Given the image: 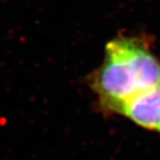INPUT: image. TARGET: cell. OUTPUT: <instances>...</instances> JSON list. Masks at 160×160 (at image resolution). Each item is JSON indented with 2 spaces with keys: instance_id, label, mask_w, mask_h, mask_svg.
Returning a JSON list of instances; mask_svg holds the SVG:
<instances>
[{
  "instance_id": "1",
  "label": "cell",
  "mask_w": 160,
  "mask_h": 160,
  "mask_svg": "<svg viewBox=\"0 0 160 160\" xmlns=\"http://www.w3.org/2000/svg\"><path fill=\"white\" fill-rule=\"evenodd\" d=\"M89 84L107 115H120L128 102L160 85V59L148 38L121 35L111 40Z\"/></svg>"
},
{
  "instance_id": "2",
  "label": "cell",
  "mask_w": 160,
  "mask_h": 160,
  "mask_svg": "<svg viewBox=\"0 0 160 160\" xmlns=\"http://www.w3.org/2000/svg\"><path fill=\"white\" fill-rule=\"evenodd\" d=\"M120 115L147 130L160 134V85L128 102Z\"/></svg>"
}]
</instances>
